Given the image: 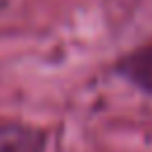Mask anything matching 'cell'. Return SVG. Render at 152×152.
Returning a JSON list of instances; mask_svg holds the SVG:
<instances>
[{"label":"cell","instance_id":"obj_1","mask_svg":"<svg viewBox=\"0 0 152 152\" xmlns=\"http://www.w3.org/2000/svg\"><path fill=\"white\" fill-rule=\"evenodd\" d=\"M48 133L21 121L0 124V152H45Z\"/></svg>","mask_w":152,"mask_h":152},{"label":"cell","instance_id":"obj_2","mask_svg":"<svg viewBox=\"0 0 152 152\" xmlns=\"http://www.w3.org/2000/svg\"><path fill=\"white\" fill-rule=\"evenodd\" d=\"M116 74L138 86L145 93H152V45H145L135 52H128L119 64Z\"/></svg>","mask_w":152,"mask_h":152}]
</instances>
